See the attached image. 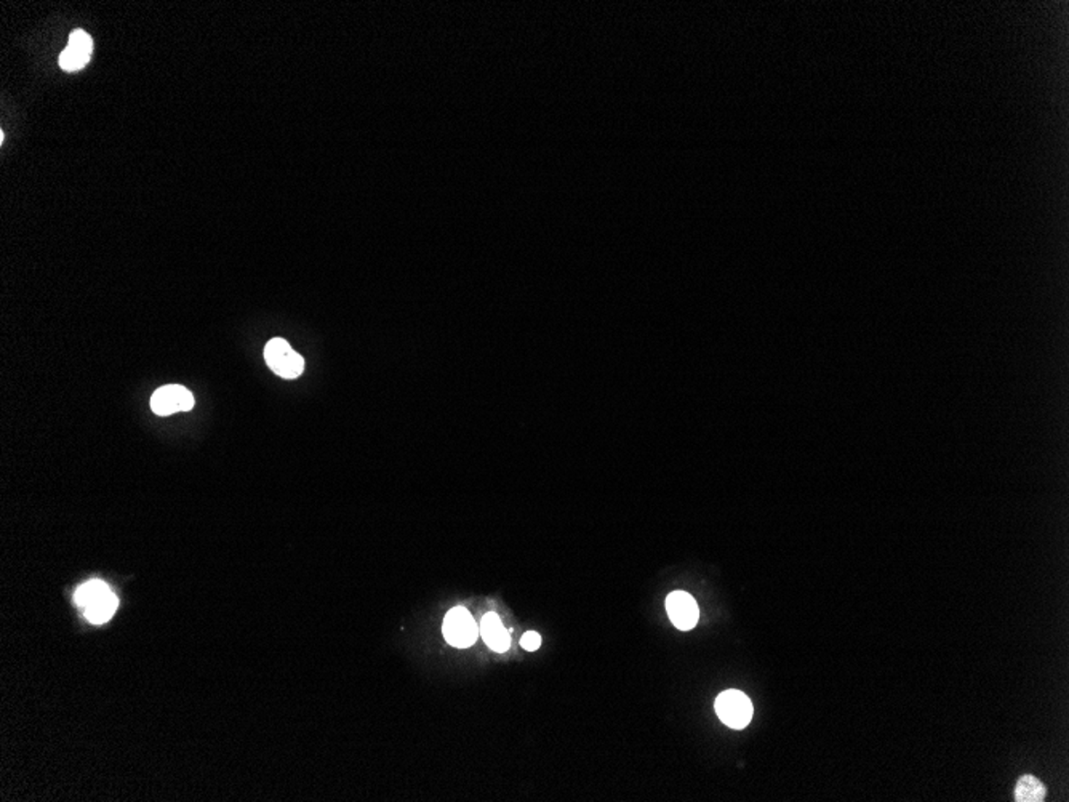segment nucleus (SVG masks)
Here are the masks:
<instances>
[{
  "instance_id": "1",
  "label": "nucleus",
  "mask_w": 1069,
  "mask_h": 802,
  "mask_svg": "<svg viewBox=\"0 0 1069 802\" xmlns=\"http://www.w3.org/2000/svg\"><path fill=\"white\" fill-rule=\"evenodd\" d=\"M265 359L269 369L282 379H295L304 371V359L284 338H273L266 344Z\"/></svg>"
},
{
  "instance_id": "2",
  "label": "nucleus",
  "mask_w": 1069,
  "mask_h": 802,
  "mask_svg": "<svg viewBox=\"0 0 1069 802\" xmlns=\"http://www.w3.org/2000/svg\"><path fill=\"white\" fill-rule=\"evenodd\" d=\"M715 713L727 728H745L752 718V703L743 692L725 691L715 699Z\"/></svg>"
},
{
  "instance_id": "3",
  "label": "nucleus",
  "mask_w": 1069,
  "mask_h": 802,
  "mask_svg": "<svg viewBox=\"0 0 1069 802\" xmlns=\"http://www.w3.org/2000/svg\"><path fill=\"white\" fill-rule=\"evenodd\" d=\"M443 636L451 646L469 647L480 634L479 626L465 607L451 609L443 620Z\"/></svg>"
},
{
  "instance_id": "4",
  "label": "nucleus",
  "mask_w": 1069,
  "mask_h": 802,
  "mask_svg": "<svg viewBox=\"0 0 1069 802\" xmlns=\"http://www.w3.org/2000/svg\"><path fill=\"white\" fill-rule=\"evenodd\" d=\"M194 407V396L180 385L159 388L151 397V409L155 415H173L177 412H189Z\"/></svg>"
},
{
  "instance_id": "5",
  "label": "nucleus",
  "mask_w": 1069,
  "mask_h": 802,
  "mask_svg": "<svg viewBox=\"0 0 1069 802\" xmlns=\"http://www.w3.org/2000/svg\"><path fill=\"white\" fill-rule=\"evenodd\" d=\"M666 610H668V615H670L672 624L682 632H688L695 628V624L698 623V618H700L698 604L686 591H674L668 596Z\"/></svg>"
},
{
  "instance_id": "6",
  "label": "nucleus",
  "mask_w": 1069,
  "mask_h": 802,
  "mask_svg": "<svg viewBox=\"0 0 1069 802\" xmlns=\"http://www.w3.org/2000/svg\"><path fill=\"white\" fill-rule=\"evenodd\" d=\"M93 50V40L85 31H74L69 36L67 47L59 55V66L67 73L81 71L87 66Z\"/></svg>"
},
{
  "instance_id": "7",
  "label": "nucleus",
  "mask_w": 1069,
  "mask_h": 802,
  "mask_svg": "<svg viewBox=\"0 0 1069 802\" xmlns=\"http://www.w3.org/2000/svg\"><path fill=\"white\" fill-rule=\"evenodd\" d=\"M480 634L495 652H506L511 646V634L503 626L502 620L496 614H487L482 618Z\"/></svg>"
},
{
  "instance_id": "8",
  "label": "nucleus",
  "mask_w": 1069,
  "mask_h": 802,
  "mask_svg": "<svg viewBox=\"0 0 1069 802\" xmlns=\"http://www.w3.org/2000/svg\"><path fill=\"white\" fill-rule=\"evenodd\" d=\"M1047 796V789L1044 787V783L1032 777V775H1023L1020 780L1017 781L1015 787V801L1017 802H1042L1046 801Z\"/></svg>"
},
{
  "instance_id": "9",
  "label": "nucleus",
  "mask_w": 1069,
  "mask_h": 802,
  "mask_svg": "<svg viewBox=\"0 0 1069 802\" xmlns=\"http://www.w3.org/2000/svg\"><path fill=\"white\" fill-rule=\"evenodd\" d=\"M111 588L108 587L104 581L100 580H90L87 583H83L82 587L77 588L75 591L74 601L81 609L89 607L90 604L103 599L108 595H111Z\"/></svg>"
},
{
  "instance_id": "10",
  "label": "nucleus",
  "mask_w": 1069,
  "mask_h": 802,
  "mask_svg": "<svg viewBox=\"0 0 1069 802\" xmlns=\"http://www.w3.org/2000/svg\"><path fill=\"white\" fill-rule=\"evenodd\" d=\"M118 606V597H116L114 593H111V595L106 596L103 599L90 604L89 607L83 609V614H85V617H87L90 623H106L116 614Z\"/></svg>"
},
{
  "instance_id": "11",
  "label": "nucleus",
  "mask_w": 1069,
  "mask_h": 802,
  "mask_svg": "<svg viewBox=\"0 0 1069 802\" xmlns=\"http://www.w3.org/2000/svg\"><path fill=\"white\" fill-rule=\"evenodd\" d=\"M521 646L524 647L525 650H529V652H533V650L539 649V646H541V638H539V632H525L522 639H521Z\"/></svg>"
}]
</instances>
